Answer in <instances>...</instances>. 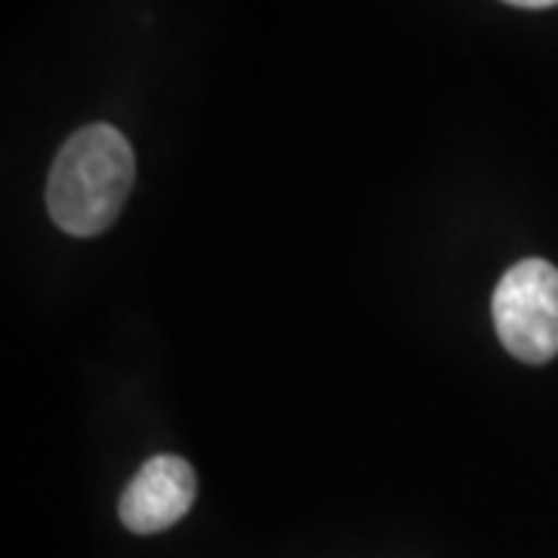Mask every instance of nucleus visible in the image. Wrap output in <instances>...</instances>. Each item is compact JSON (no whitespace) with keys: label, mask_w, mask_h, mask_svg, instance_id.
<instances>
[{"label":"nucleus","mask_w":558,"mask_h":558,"mask_svg":"<svg viewBox=\"0 0 558 558\" xmlns=\"http://www.w3.org/2000/svg\"><path fill=\"white\" fill-rule=\"evenodd\" d=\"M512 7H527V10H543V7H556L558 0H506Z\"/></svg>","instance_id":"nucleus-4"},{"label":"nucleus","mask_w":558,"mask_h":558,"mask_svg":"<svg viewBox=\"0 0 558 558\" xmlns=\"http://www.w3.org/2000/svg\"><path fill=\"white\" fill-rule=\"evenodd\" d=\"M494 323L502 348L524 363L558 357V270L543 258L519 260L494 292Z\"/></svg>","instance_id":"nucleus-2"},{"label":"nucleus","mask_w":558,"mask_h":558,"mask_svg":"<svg viewBox=\"0 0 558 558\" xmlns=\"http://www.w3.org/2000/svg\"><path fill=\"white\" fill-rule=\"evenodd\" d=\"M137 178L128 137L112 124H87L62 143L47 180L50 218L69 236H97L121 215Z\"/></svg>","instance_id":"nucleus-1"},{"label":"nucleus","mask_w":558,"mask_h":558,"mask_svg":"<svg viewBox=\"0 0 558 558\" xmlns=\"http://www.w3.org/2000/svg\"><path fill=\"white\" fill-rule=\"evenodd\" d=\"M196 499V472L186 459L153 457L119 499V519L134 534H159L174 527Z\"/></svg>","instance_id":"nucleus-3"}]
</instances>
